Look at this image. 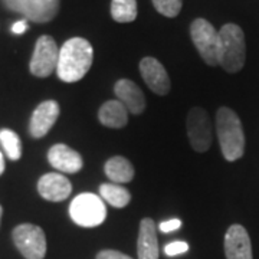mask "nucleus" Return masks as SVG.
Wrapping results in <instances>:
<instances>
[{"label":"nucleus","mask_w":259,"mask_h":259,"mask_svg":"<svg viewBox=\"0 0 259 259\" xmlns=\"http://www.w3.org/2000/svg\"><path fill=\"white\" fill-rule=\"evenodd\" d=\"M93 59V45L83 37H71L59 48L56 74L64 82H78L90 71Z\"/></svg>","instance_id":"f257e3e1"},{"label":"nucleus","mask_w":259,"mask_h":259,"mask_svg":"<svg viewBox=\"0 0 259 259\" xmlns=\"http://www.w3.org/2000/svg\"><path fill=\"white\" fill-rule=\"evenodd\" d=\"M216 131L223 157L228 161L239 160L245 153V134L238 114L228 107H221L216 112Z\"/></svg>","instance_id":"f03ea898"},{"label":"nucleus","mask_w":259,"mask_h":259,"mask_svg":"<svg viewBox=\"0 0 259 259\" xmlns=\"http://www.w3.org/2000/svg\"><path fill=\"white\" fill-rule=\"evenodd\" d=\"M219 37H221L219 65L229 74L239 72L246 59V44H245L243 30L235 23H226L219 30Z\"/></svg>","instance_id":"7ed1b4c3"},{"label":"nucleus","mask_w":259,"mask_h":259,"mask_svg":"<svg viewBox=\"0 0 259 259\" xmlns=\"http://www.w3.org/2000/svg\"><path fill=\"white\" fill-rule=\"evenodd\" d=\"M69 216L78 226L95 228L105 221L107 206L97 194L81 193L69 204Z\"/></svg>","instance_id":"20e7f679"},{"label":"nucleus","mask_w":259,"mask_h":259,"mask_svg":"<svg viewBox=\"0 0 259 259\" xmlns=\"http://www.w3.org/2000/svg\"><path fill=\"white\" fill-rule=\"evenodd\" d=\"M190 37L197 52L207 65H219L221 56V37L219 32L206 19H196L190 25Z\"/></svg>","instance_id":"39448f33"},{"label":"nucleus","mask_w":259,"mask_h":259,"mask_svg":"<svg viewBox=\"0 0 259 259\" xmlns=\"http://www.w3.org/2000/svg\"><path fill=\"white\" fill-rule=\"evenodd\" d=\"M13 242L26 259H44L47 255V236L42 228L32 223H22L13 229Z\"/></svg>","instance_id":"423d86ee"},{"label":"nucleus","mask_w":259,"mask_h":259,"mask_svg":"<svg viewBox=\"0 0 259 259\" xmlns=\"http://www.w3.org/2000/svg\"><path fill=\"white\" fill-rule=\"evenodd\" d=\"M3 3L8 9L20 13L30 22L48 23L56 18L61 0H3Z\"/></svg>","instance_id":"0eeeda50"},{"label":"nucleus","mask_w":259,"mask_h":259,"mask_svg":"<svg viewBox=\"0 0 259 259\" xmlns=\"http://www.w3.org/2000/svg\"><path fill=\"white\" fill-rule=\"evenodd\" d=\"M58 59L59 48L56 45L55 39L49 35H42L36 40L35 51L29 64V71L37 78H47L56 69Z\"/></svg>","instance_id":"6e6552de"},{"label":"nucleus","mask_w":259,"mask_h":259,"mask_svg":"<svg viewBox=\"0 0 259 259\" xmlns=\"http://www.w3.org/2000/svg\"><path fill=\"white\" fill-rule=\"evenodd\" d=\"M187 136L190 146L197 153H204L212 146V122L202 107H193L187 114Z\"/></svg>","instance_id":"1a4fd4ad"},{"label":"nucleus","mask_w":259,"mask_h":259,"mask_svg":"<svg viewBox=\"0 0 259 259\" xmlns=\"http://www.w3.org/2000/svg\"><path fill=\"white\" fill-rule=\"evenodd\" d=\"M140 74L143 76L147 87L157 95H166L170 91V78L166 68L160 64L156 58L146 56L140 62Z\"/></svg>","instance_id":"9d476101"},{"label":"nucleus","mask_w":259,"mask_h":259,"mask_svg":"<svg viewBox=\"0 0 259 259\" xmlns=\"http://www.w3.org/2000/svg\"><path fill=\"white\" fill-rule=\"evenodd\" d=\"M59 117V104L56 101H44L40 102L33 111L29 122V134L33 139H42L45 137L49 130L54 127V124Z\"/></svg>","instance_id":"9b49d317"},{"label":"nucleus","mask_w":259,"mask_h":259,"mask_svg":"<svg viewBox=\"0 0 259 259\" xmlns=\"http://www.w3.org/2000/svg\"><path fill=\"white\" fill-rule=\"evenodd\" d=\"M226 259H253L249 235L242 225H232L225 235Z\"/></svg>","instance_id":"f8f14e48"},{"label":"nucleus","mask_w":259,"mask_h":259,"mask_svg":"<svg viewBox=\"0 0 259 259\" xmlns=\"http://www.w3.org/2000/svg\"><path fill=\"white\" fill-rule=\"evenodd\" d=\"M48 161L58 171L68 173V175L78 173L83 166L81 154L66 144H55L49 148Z\"/></svg>","instance_id":"ddd939ff"},{"label":"nucleus","mask_w":259,"mask_h":259,"mask_svg":"<svg viewBox=\"0 0 259 259\" xmlns=\"http://www.w3.org/2000/svg\"><path fill=\"white\" fill-rule=\"evenodd\" d=\"M37 192L45 200L62 202L69 197L72 192V185L64 175L47 173L37 182Z\"/></svg>","instance_id":"4468645a"},{"label":"nucleus","mask_w":259,"mask_h":259,"mask_svg":"<svg viewBox=\"0 0 259 259\" xmlns=\"http://www.w3.org/2000/svg\"><path fill=\"white\" fill-rule=\"evenodd\" d=\"M115 95L131 114L139 115L146 108V98L140 87L131 79H120L114 87Z\"/></svg>","instance_id":"2eb2a0df"},{"label":"nucleus","mask_w":259,"mask_h":259,"mask_svg":"<svg viewBox=\"0 0 259 259\" xmlns=\"http://www.w3.org/2000/svg\"><path fill=\"white\" fill-rule=\"evenodd\" d=\"M137 255L139 259H158L157 226L150 218H144L140 223Z\"/></svg>","instance_id":"dca6fc26"},{"label":"nucleus","mask_w":259,"mask_h":259,"mask_svg":"<svg viewBox=\"0 0 259 259\" xmlns=\"http://www.w3.org/2000/svg\"><path fill=\"white\" fill-rule=\"evenodd\" d=\"M98 120L108 128H122L128 122V110L118 100H111L101 105L98 111Z\"/></svg>","instance_id":"f3484780"},{"label":"nucleus","mask_w":259,"mask_h":259,"mask_svg":"<svg viewBox=\"0 0 259 259\" xmlns=\"http://www.w3.org/2000/svg\"><path fill=\"white\" fill-rule=\"evenodd\" d=\"M104 170L107 177L111 180V183L115 185L130 183L134 179V167L127 158L121 156H114L110 160H107Z\"/></svg>","instance_id":"a211bd4d"},{"label":"nucleus","mask_w":259,"mask_h":259,"mask_svg":"<svg viewBox=\"0 0 259 259\" xmlns=\"http://www.w3.org/2000/svg\"><path fill=\"white\" fill-rule=\"evenodd\" d=\"M100 197L117 209L125 207L131 200V194L128 190L115 183H102L100 186Z\"/></svg>","instance_id":"6ab92c4d"},{"label":"nucleus","mask_w":259,"mask_h":259,"mask_svg":"<svg viewBox=\"0 0 259 259\" xmlns=\"http://www.w3.org/2000/svg\"><path fill=\"white\" fill-rule=\"evenodd\" d=\"M111 16L118 23H128L137 18V0H112Z\"/></svg>","instance_id":"aec40b11"},{"label":"nucleus","mask_w":259,"mask_h":259,"mask_svg":"<svg viewBox=\"0 0 259 259\" xmlns=\"http://www.w3.org/2000/svg\"><path fill=\"white\" fill-rule=\"evenodd\" d=\"M0 144L12 161H18L22 157V143L15 131L9 128L0 130Z\"/></svg>","instance_id":"412c9836"},{"label":"nucleus","mask_w":259,"mask_h":259,"mask_svg":"<svg viewBox=\"0 0 259 259\" xmlns=\"http://www.w3.org/2000/svg\"><path fill=\"white\" fill-rule=\"evenodd\" d=\"M160 15L166 18H176L182 10L183 0H151Z\"/></svg>","instance_id":"4be33fe9"},{"label":"nucleus","mask_w":259,"mask_h":259,"mask_svg":"<svg viewBox=\"0 0 259 259\" xmlns=\"http://www.w3.org/2000/svg\"><path fill=\"white\" fill-rule=\"evenodd\" d=\"M189 250V245L186 242L176 241V242H170L164 246V253L167 256H176V255H182V253H186Z\"/></svg>","instance_id":"5701e85b"},{"label":"nucleus","mask_w":259,"mask_h":259,"mask_svg":"<svg viewBox=\"0 0 259 259\" xmlns=\"http://www.w3.org/2000/svg\"><path fill=\"white\" fill-rule=\"evenodd\" d=\"M182 228V221L180 219H170V221H164V222L160 223L158 229L163 232V233H170V232H175L177 229Z\"/></svg>","instance_id":"b1692460"},{"label":"nucleus","mask_w":259,"mask_h":259,"mask_svg":"<svg viewBox=\"0 0 259 259\" xmlns=\"http://www.w3.org/2000/svg\"><path fill=\"white\" fill-rule=\"evenodd\" d=\"M97 259H133V258H130L128 255H125V253H122V252H118V250L105 249V250H101V252L97 255Z\"/></svg>","instance_id":"393cba45"},{"label":"nucleus","mask_w":259,"mask_h":259,"mask_svg":"<svg viewBox=\"0 0 259 259\" xmlns=\"http://www.w3.org/2000/svg\"><path fill=\"white\" fill-rule=\"evenodd\" d=\"M28 29V22L26 20H19V22H15L13 26H12V33L15 35H22L25 33Z\"/></svg>","instance_id":"a878e982"},{"label":"nucleus","mask_w":259,"mask_h":259,"mask_svg":"<svg viewBox=\"0 0 259 259\" xmlns=\"http://www.w3.org/2000/svg\"><path fill=\"white\" fill-rule=\"evenodd\" d=\"M3 171H5V157L0 151V176L3 175Z\"/></svg>","instance_id":"bb28decb"},{"label":"nucleus","mask_w":259,"mask_h":259,"mask_svg":"<svg viewBox=\"0 0 259 259\" xmlns=\"http://www.w3.org/2000/svg\"><path fill=\"white\" fill-rule=\"evenodd\" d=\"M2 213H3V209H2V206H0V219H2Z\"/></svg>","instance_id":"cd10ccee"}]
</instances>
